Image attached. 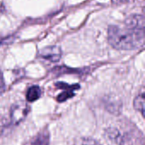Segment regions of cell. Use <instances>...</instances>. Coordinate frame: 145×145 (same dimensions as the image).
Returning a JSON list of instances; mask_svg holds the SVG:
<instances>
[{"label": "cell", "mask_w": 145, "mask_h": 145, "mask_svg": "<svg viewBox=\"0 0 145 145\" xmlns=\"http://www.w3.org/2000/svg\"><path fill=\"white\" fill-rule=\"evenodd\" d=\"M109 43L118 50H133L144 46V18L140 14L128 17L123 24L108 28Z\"/></svg>", "instance_id": "obj_1"}, {"label": "cell", "mask_w": 145, "mask_h": 145, "mask_svg": "<svg viewBox=\"0 0 145 145\" xmlns=\"http://www.w3.org/2000/svg\"><path fill=\"white\" fill-rule=\"evenodd\" d=\"M30 112V106L25 102H18L14 104L10 110V121L12 125L20 123Z\"/></svg>", "instance_id": "obj_2"}, {"label": "cell", "mask_w": 145, "mask_h": 145, "mask_svg": "<svg viewBox=\"0 0 145 145\" xmlns=\"http://www.w3.org/2000/svg\"><path fill=\"white\" fill-rule=\"evenodd\" d=\"M61 55H62L61 49L58 46H48L43 48L38 53V56L40 58L54 63L58 62L60 59Z\"/></svg>", "instance_id": "obj_3"}, {"label": "cell", "mask_w": 145, "mask_h": 145, "mask_svg": "<svg viewBox=\"0 0 145 145\" xmlns=\"http://www.w3.org/2000/svg\"><path fill=\"white\" fill-rule=\"evenodd\" d=\"M42 95V90L38 86L31 87L26 93V99L29 102H34L38 99Z\"/></svg>", "instance_id": "obj_4"}, {"label": "cell", "mask_w": 145, "mask_h": 145, "mask_svg": "<svg viewBox=\"0 0 145 145\" xmlns=\"http://www.w3.org/2000/svg\"><path fill=\"white\" fill-rule=\"evenodd\" d=\"M133 106L136 110L139 111L143 116H144V93H142L137 96L133 101Z\"/></svg>", "instance_id": "obj_5"}, {"label": "cell", "mask_w": 145, "mask_h": 145, "mask_svg": "<svg viewBox=\"0 0 145 145\" xmlns=\"http://www.w3.org/2000/svg\"><path fill=\"white\" fill-rule=\"evenodd\" d=\"M82 145H101L99 143H98L97 141H95L93 138H86L83 140Z\"/></svg>", "instance_id": "obj_6"}, {"label": "cell", "mask_w": 145, "mask_h": 145, "mask_svg": "<svg viewBox=\"0 0 145 145\" xmlns=\"http://www.w3.org/2000/svg\"><path fill=\"white\" fill-rule=\"evenodd\" d=\"M4 90H5V83H4L3 74L0 71V95L4 92Z\"/></svg>", "instance_id": "obj_7"}, {"label": "cell", "mask_w": 145, "mask_h": 145, "mask_svg": "<svg viewBox=\"0 0 145 145\" xmlns=\"http://www.w3.org/2000/svg\"><path fill=\"white\" fill-rule=\"evenodd\" d=\"M111 1H112V3H113V4L121 5V4H124V3H129L131 0H111Z\"/></svg>", "instance_id": "obj_8"}, {"label": "cell", "mask_w": 145, "mask_h": 145, "mask_svg": "<svg viewBox=\"0 0 145 145\" xmlns=\"http://www.w3.org/2000/svg\"><path fill=\"white\" fill-rule=\"evenodd\" d=\"M1 43H2V39L0 38V44H1Z\"/></svg>", "instance_id": "obj_9"}]
</instances>
